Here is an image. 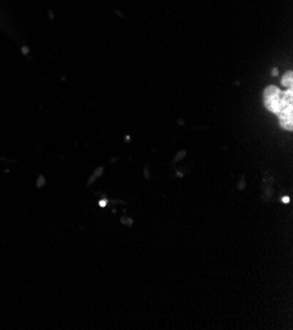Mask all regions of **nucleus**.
<instances>
[{
    "instance_id": "nucleus-5",
    "label": "nucleus",
    "mask_w": 293,
    "mask_h": 330,
    "mask_svg": "<svg viewBox=\"0 0 293 330\" xmlns=\"http://www.w3.org/2000/svg\"><path fill=\"white\" fill-rule=\"evenodd\" d=\"M45 185V178H40V182H39V187H42V186Z\"/></svg>"
},
{
    "instance_id": "nucleus-8",
    "label": "nucleus",
    "mask_w": 293,
    "mask_h": 330,
    "mask_svg": "<svg viewBox=\"0 0 293 330\" xmlns=\"http://www.w3.org/2000/svg\"><path fill=\"white\" fill-rule=\"evenodd\" d=\"M107 205V203H105V200H101L100 201V207H105Z\"/></svg>"
},
{
    "instance_id": "nucleus-3",
    "label": "nucleus",
    "mask_w": 293,
    "mask_h": 330,
    "mask_svg": "<svg viewBox=\"0 0 293 330\" xmlns=\"http://www.w3.org/2000/svg\"><path fill=\"white\" fill-rule=\"evenodd\" d=\"M120 221H121L124 225H129V227H131V225H133V220L126 219V217H121V220H120Z\"/></svg>"
},
{
    "instance_id": "nucleus-9",
    "label": "nucleus",
    "mask_w": 293,
    "mask_h": 330,
    "mask_svg": "<svg viewBox=\"0 0 293 330\" xmlns=\"http://www.w3.org/2000/svg\"><path fill=\"white\" fill-rule=\"evenodd\" d=\"M272 75H274V77H276V75H278V70H276V69L272 70Z\"/></svg>"
},
{
    "instance_id": "nucleus-6",
    "label": "nucleus",
    "mask_w": 293,
    "mask_h": 330,
    "mask_svg": "<svg viewBox=\"0 0 293 330\" xmlns=\"http://www.w3.org/2000/svg\"><path fill=\"white\" fill-rule=\"evenodd\" d=\"M245 187H246V183H245V181H242V182H239V185H238V189H245Z\"/></svg>"
},
{
    "instance_id": "nucleus-1",
    "label": "nucleus",
    "mask_w": 293,
    "mask_h": 330,
    "mask_svg": "<svg viewBox=\"0 0 293 330\" xmlns=\"http://www.w3.org/2000/svg\"><path fill=\"white\" fill-rule=\"evenodd\" d=\"M282 85L286 86L287 89H292V71H288V73L283 77Z\"/></svg>"
},
{
    "instance_id": "nucleus-7",
    "label": "nucleus",
    "mask_w": 293,
    "mask_h": 330,
    "mask_svg": "<svg viewBox=\"0 0 293 330\" xmlns=\"http://www.w3.org/2000/svg\"><path fill=\"white\" fill-rule=\"evenodd\" d=\"M282 201H283V203H284V204H288V203H290V197H287V196H286V197H283Z\"/></svg>"
},
{
    "instance_id": "nucleus-4",
    "label": "nucleus",
    "mask_w": 293,
    "mask_h": 330,
    "mask_svg": "<svg viewBox=\"0 0 293 330\" xmlns=\"http://www.w3.org/2000/svg\"><path fill=\"white\" fill-rule=\"evenodd\" d=\"M101 174H103V167H99V169L96 170V171H95V177H100Z\"/></svg>"
},
{
    "instance_id": "nucleus-2",
    "label": "nucleus",
    "mask_w": 293,
    "mask_h": 330,
    "mask_svg": "<svg viewBox=\"0 0 293 330\" xmlns=\"http://www.w3.org/2000/svg\"><path fill=\"white\" fill-rule=\"evenodd\" d=\"M185 155H187V151H185V150H181V151H179V153L176 154V157H175V162H179L180 159H183Z\"/></svg>"
}]
</instances>
